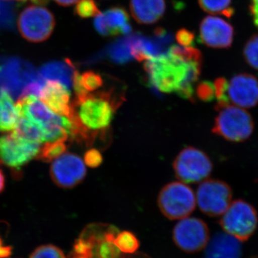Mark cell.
Segmentation results:
<instances>
[{
  "label": "cell",
  "instance_id": "8992f818",
  "mask_svg": "<svg viewBox=\"0 0 258 258\" xmlns=\"http://www.w3.org/2000/svg\"><path fill=\"white\" fill-rule=\"evenodd\" d=\"M196 205V196L193 190L179 181L166 184L158 197V205L161 213L171 220H180L189 217Z\"/></svg>",
  "mask_w": 258,
  "mask_h": 258
},
{
  "label": "cell",
  "instance_id": "6da1fadb",
  "mask_svg": "<svg viewBox=\"0 0 258 258\" xmlns=\"http://www.w3.org/2000/svg\"><path fill=\"white\" fill-rule=\"evenodd\" d=\"M124 97L121 88L115 86L108 88L103 86L93 92L76 97L72 101L69 117L73 125L71 137L88 145L93 144L98 137H105Z\"/></svg>",
  "mask_w": 258,
  "mask_h": 258
},
{
  "label": "cell",
  "instance_id": "d590c367",
  "mask_svg": "<svg viewBox=\"0 0 258 258\" xmlns=\"http://www.w3.org/2000/svg\"><path fill=\"white\" fill-rule=\"evenodd\" d=\"M16 1H19V2H27V1H29V0H16ZM30 1H32V0H30Z\"/></svg>",
  "mask_w": 258,
  "mask_h": 258
},
{
  "label": "cell",
  "instance_id": "ba28073f",
  "mask_svg": "<svg viewBox=\"0 0 258 258\" xmlns=\"http://www.w3.org/2000/svg\"><path fill=\"white\" fill-rule=\"evenodd\" d=\"M173 166L176 177L187 184L205 181L212 170V161L208 156L194 147L183 149L176 157Z\"/></svg>",
  "mask_w": 258,
  "mask_h": 258
},
{
  "label": "cell",
  "instance_id": "f1b7e54d",
  "mask_svg": "<svg viewBox=\"0 0 258 258\" xmlns=\"http://www.w3.org/2000/svg\"><path fill=\"white\" fill-rule=\"evenodd\" d=\"M197 94L199 98L205 101H210L215 97V88L212 83L205 81L200 83L197 88Z\"/></svg>",
  "mask_w": 258,
  "mask_h": 258
},
{
  "label": "cell",
  "instance_id": "83f0119b",
  "mask_svg": "<svg viewBox=\"0 0 258 258\" xmlns=\"http://www.w3.org/2000/svg\"><path fill=\"white\" fill-rule=\"evenodd\" d=\"M30 258H66L62 249L53 244H44L37 247Z\"/></svg>",
  "mask_w": 258,
  "mask_h": 258
},
{
  "label": "cell",
  "instance_id": "ffe728a7",
  "mask_svg": "<svg viewBox=\"0 0 258 258\" xmlns=\"http://www.w3.org/2000/svg\"><path fill=\"white\" fill-rule=\"evenodd\" d=\"M20 113L13 98L5 90L0 92V132H13L16 127Z\"/></svg>",
  "mask_w": 258,
  "mask_h": 258
},
{
  "label": "cell",
  "instance_id": "8d00e7d4",
  "mask_svg": "<svg viewBox=\"0 0 258 258\" xmlns=\"http://www.w3.org/2000/svg\"><path fill=\"white\" fill-rule=\"evenodd\" d=\"M252 258H258V256H257V257H252Z\"/></svg>",
  "mask_w": 258,
  "mask_h": 258
},
{
  "label": "cell",
  "instance_id": "4dcf8cb0",
  "mask_svg": "<svg viewBox=\"0 0 258 258\" xmlns=\"http://www.w3.org/2000/svg\"><path fill=\"white\" fill-rule=\"evenodd\" d=\"M85 164L89 167L96 168L100 166L103 161V157L98 149H89L84 157Z\"/></svg>",
  "mask_w": 258,
  "mask_h": 258
},
{
  "label": "cell",
  "instance_id": "836d02e7",
  "mask_svg": "<svg viewBox=\"0 0 258 258\" xmlns=\"http://www.w3.org/2000/svg\"><path fill=\"white\" fill-rule=\"evenodd\" d=\"M10 254V247H5L0 242V257H5Z\"/></svg>",
  "mask_w": 258,
  "mask_h": 258
},
{
  "label": "cell",
  "instance_id": "603a6c76",
  "mask_svg": "<svg viewBox=\"0 0 258 258\" xmlns=\"http://www.w3.org/2000/svg\"><path fill=\"white\" fill-rule=\"evenodd\" d=\"M200 8L210 14L225 15L230 18L234 14L232 0H198Z\"/></svg>",
  "mask_w": 258,
  "mask_h": 258
},
{
  "label": "cell",
  "instance_id": "ac0fdd59",
  "mask_svg": "<svg viewBox=\"0 0 258 258\" xmlns=\"http://www.w3.org/2000/svg\"><path fill=\"white\" fill-rule=\"evenodd\" d=\"M240 242L227 233H218L210 240L204 258H241Z\"/></svg>",
  "mask_w": 258,
  "mask_h": 258
},
{
  "label": "cell",
  "instance_id": "484cf974",
  "mask_svg": "<svg viewBox=\"0 0 258 258\" xmlns=\"http://www.w3.org/2000/svg\"><path fill=\"white\" fill-rule=\"evenodd\" d=\"M74 11L75 14L83 19L96 17L101 13L95 0H79Z\"/></svg>",
  "mask_w": 258,
  "mask_h": 258
},
{
  "label": "cell",
  "instance_id": "74e56055",
  "mask_svg": "<svg viewBox=\"0 0 258 258\" xmlns=\"http://www.w3.org/2000/svg\"><path fill=\"white\" fill-rule=\"evenodd\" d=\"M0 164H1V163H0Z\"/></svg>",
  "mask_w": 258,
  "mask_h": 258
},
{
  "label": "cell",
  "instance_id": "8fae6325",
  "mask_svg": "<svg viewBox=\"0 0 258 258\" xmlns=\"http://www.w3.org/2000/svg\"><path fill=\"white\" fill-rule=\"evenodd\" d=\"M40 144L17 138L13 134L0 137V163L19 170L37 157Z\"/></svg>",
  "mask_w": 258,
  "mask_h": 258
},
{
  "label": "cell",
  "instance_id": "4316f807",
  "mask_svg": "<svg viewBox=\"0 0 258 258\" xmlns=\"http://www.w3.org/2000/svg\"><path fill=\"white\" fill-rule=\"evenodd\" d=\"M243 55L247 64L254 69L258 70V35H253L247 42Z\"/></svg>",
  "mask_w": 258,
  "mask_h": 258
},
{
  "label": "cell",
  "instance_id": "52a82bcc",
  "mask_svg": "<svg viewBox=\"0 0 258 258\" xmlns=\"http://www.w3.org/2000/svg\"><path fill=\"white\" fill-rule=\"evenodd\" d=\"M55 18L50 10L30 5L23 10L18 20V30L27 41L42 42L52 35L55 27Z\"/></svg>",
  "mask_w": 258,
  "mask_h": 258
},
{
  "label": "cell",
  "instance_id": "5bb4252c",
  "mask_svg": "<svg viewBox=\"0 0 258 258\" xmlns=\"http://www.w3.org/2000/svg\"><path fill=\"white\" fill-rule=\"evenodd\" d=\"M233 28L230 24L217 17H206L200 27V40L213 48H227L233 41Z\"/></svg>",
  "mask_w": 258,
  "mask_h": 258
},
{
  "label": "cell",
  "instance_id": "d4e9b609",
  "mask_svg": "<svg viewBox=\"0 0 258 258\" xmlns=\"http://www.w3.org/2000/svg\"><path fill=\"white\" fill-rule=\"evenodd\" d=\"M114 244L120 252L132 254L138 250L140 242L134 233L129 231H123L115 237Z\"/></svg>",
  "mask_w": 258,
  "mask_h": 258
},
{
  "label": "cell",
  "instance_id": "e575fe53",
  "mask_svg": "<svg viewBox=\"0 0 258 258\" xmlns=\"http://www.w3.org/2000/svg\"><path fill=\"white\" fill-rule=\"evenodd\" d=\"M5 178L3 171L0 169V193L5 189Z\"/></svg>",
  "mask_w": 258,
  "mask_h": 258
},
{
  "label": "cell",
  "instance_id": "4fadbf2b",
  "mask_svg": "<svg viewBox=\"0 0 258 258\" xmlns=\"http://www.w3.org/2000/svg\"><path fill=\"white\" fill-rule=\"evenodd\" d=\"M226 98L229 104L252 108L258 104V80L250 74H241L227 81Z\"/></svg>",
  "mask_w": 258,
  "mask_h": 258
},
{
  "label": "cell",
  "instance_id": "2e32d148",
  "mask_svg": "<svg viewBox=\"0 0 258 258\" xmlns=\"http://www.w3.org/2000/svg\"><path fill=\"white\" fill-rule=\"evenodd\" d=\"M44 104L57 114L69 118L72 108L69 88L57 81H47L40 92Z\"/></svg>",
  "mask_w": 258,
  "mask_h": 258
},
{
  "label": "cell",
  "instance_id": "9a60e30c",
  "mask_svg": "<svg viewBox=\"0 0 258 258\" xmlns=\"http://www.w3.org/2000/svg\"><path fill=\"white\" fill-rule=\"evenodd\" d=\"M93 25L98 33L103 37L128 35L132 31L128 13L123 7H113L100 13Z\"/></svg>",
  "mask_w": 258,
  "mask_h": 258
},
{
  "label": "cell",
  "instance_id": "7c38bea8",
  "mask_svg": "<svg viewBox=\"0 0 258 258\" xmlns=\"http://www.w3.org/2000/svg\"><path fill=\"white\" fill-rule=\"evenodd\" d=\"M51 179L57 186L71 189L79 184L86 175V168L82 159L72 153H64L51 165Z\"/></svg>",
  "mask_w": 258,
  "mask_h": 258
},
{
  "label": "cell",
  "instance_id": "277c9868",
  "mask_svg": "<svg viewBox=\"0 0 258 258\" xmlns=\"http://www.w3.org/2000/svg\"><path fill=\"white\" fill-rule=\"evenodd\" d=\"M219 113L215 118L212 132L231 142H244L254 130L252 116L244 108L227 105L217 108Z\"/></svg>",
  "mask_w": 258,
  "mask_h": 258
},
{
  "label": "cell",
  "instance_id": "1f68e13d",
  "mask_svg": "<svg viewBox=\"0 0 258 258\" xmlns=\"http://www.w3.org/2000/svg\"><path fill=\"white\" fill-rule=\"evenodd\" d=\"M250 12L254 25L258 28V0H251Z\"/></svg>",
  "mask_w": 258,
  "mask_h": 258
},
{
  "label": "cell",
  "instance_id": "d6986e66",
  "mask_svg": "<svg viewBox=\"0 0 258 258\" xmlns=\"http://www.w3.org/2000/svg\"><path fill=\"white\" fill-rule=\"evenodd\" d=\"M76 70L69 59L64 62H52L45 64L40 70V75L47 81H57L71 87Z\"/></svg>",
  "mask_w": 258,
  "mask_h": 258
},
{
  "label": "cell",
  "instance_id": "e0dca14e",
  "mask_svg": "<svg viewBox=\"0 0 258 258\" xmlns=\"http://www.w3.org/2000/svg\"><path fill=\"white\" fill-rule=\"evenodd\" d=\"M165 0H130L129 8L134 20L139 24L152 25L164 17Z\"/></svg>",
  "mask_w": 258,
  "mask_h": 258
},
{
  "label": "cell",
  "instance_id": "9c48e42d",
  "mask_svg": "<svg viewBox=\"0 0 258 258\" xmlns=\"http://www.w3.org/2000/svg\"><path fill=\"white\" fill-rule=\"evenodd\" d=\"M196 202L199 208L210 217L221 216L232 203V189L220 180L206 179L197 190Z\"/></svg>",
  "mask_w": 258,
  "mask_h": 258
},
{
  "label": "cell",
  "instance_id": "cb8c5ba5",
  "mask_svg": "<svg viewBox=\"0 0 258 258\" xmlns=\"http://www.w3.org/2000/svg\"><path fill=\"white\" fill-rule=\"evenodd\" d=\"M64 142V141L46 142L43 147L40 148L37 159L44 162L55 160L66 152V145Z\"/></svg>",
  "mask_w": 258,
  "mask_h": 258
},
{
  "label": "cell",
  "instance_id": "44dd1931",
  "mask_svg": "<svg viewBox=\"0 0 258 258\" xmlns=\"http://www.w3.org/2000/svg\"><path fill=\"white\" fill-rule=\"evenodd\" d=\"M12 134L17 138L32 143L40 144L46 142V137L43 130L23 115H20L16 127Z\"/></svg>",
  "mask_w": 258,
  "mask_h": 258
},
{
  "label": "cell",
  "instance_id": "d6a6232c",
  "mask_svg": "<svg viewBox=\"0 0 258 258\" xmlns=\"http://www.w3.org/2000/svg\"><path fill=\"white\" fill-rule=\"evenodd\" d=\"M57 5L62 7H69L76 4L79 0H53Z\"/></svg>",
  "mask_w": 258,
  "mask_h": 258
},
{
  "label": "cell",
  "instance_id": "30bf717a",
  "mask_svg": "<svg viewBox=\"0 0 258 258\" xmlns=\"http://www.w3.org/2000/svg\"><path fill=\"white\" fill-rule=\"evenodd\" d=\"M172 237L174 243L183 252L196 253L208 246L210 240V229L203 220L187 217L174 226Z\"/></svg>",
  "mask_w": 258,
  "mask_h": 258
},
{
  "label": "cell",
  "instance_id": "f546056e",
  "mask_svg": "<svg viewBox=\"0 0 258 258\" xmlns=\"http://www.w3.org/2000/svg\"><path fill=\"white\" fill-rule=\"evenodd\" d=\"M176 40L182 47H193L195 45V34L186 29H181L176 34Z\"/></svg>",
  "mask_w": 258,
  "mask_h": 258
},
{
  "label": "cell",
  "instance_id": "3957f363",
  "mask_svg": "<svg viewBox=\"0 0 258 258\" xmlns=\"http://www.w3.org/2000/svg\"><path fill=\"white\" fill-rule=\"evenodd\" d=\"M16 105L20 115L26 117L43 130L46 142H66L71 137L73 125L71 120L52 111L37 96L20 97Z\"/></svg>",
  "mask_w": 258,
  "mask_h": 258
},
{
  "label": "cell",
  "instance_id": "7402d4cb",
  "mask_svg": "<svg viewBox=\"0 0 258 258\" xmlns=\"http://www.w3.org/2000/svg\"><path fill=\"white\" fill-rule=\"evenodd\" d=\"M106 53L109 59L115 63L121 64L128 62L132 58L129 35L111 44L107 49Z\"/></svg>",
  "mask_w": 258,
  "mask_h": 258
},
{
  "label": "cell",
  "instance_id": "5b68a950",
  "mask_svg": "<svg viewBox=\"0 0 258 258\" xmlns=\"http://www.w3.org/2000/svg\"><path fill=\"white\" fill-rule=\"evenodd\" d=\"M227 235L240 242L248 240L258 225L257 211L250 204L242 200L232 202L220 221Z\"/></svg>",
  "mask_w": 258,
  "mask_h": 258
},
{
  "label": "cell",
  "instance_id": "7a4b0ae2",
  "mask_svg": "<svg viewBox=\"0 0 258 258\" xmlns=\"http://www.w3.org/2000/svg\"><path fill=\"white\" fill-rule=\"evenodd\" d=\"M203 60H187L167 52L144 61L149 83L157 91L191 99Z\"/></svg>",
  "mask_w": 258,
  "mask_h": 258
}]
</instances>
